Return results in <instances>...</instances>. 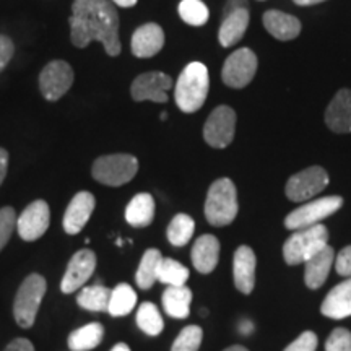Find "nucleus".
<instances>
[{
	"instance_id": "nucleus-19",
	"label": "nucleus",
	"mask_w": 351,
	"mask_h": 351,
	"mask_svg": "<svg viewBox=\"0 0 351 351\" xmlns=\"http://www.w3.org/2000/svg\"><path fill=\"white\" fill-rule=\"evenodd\" d=\"M335 263V252L330 245H326L324 249H320L319 252H315L314 256H311L304 262V282L306 287L311 289H317L326 283L328 271H330L332 265Z\"/></svg>"
},
{
	"instance_id": "nucleus-3",
	"label": "nucleus",
	"mask_w": 351,
	"mask_h": 351,
	"mask_svg": "<svg viewBox=\"0 0 351 351\" xmlns=\"http://www.w3.org/2000/svg\"><path fill=\"white\" fill-rule=\"evenodd\" d=\"M238 215V191L228 178L217 179L208 189L205 200V218L212 226L221 228L234 221Z\"/></svg>"
},
{
	"instance_id": "nucleus-24",
	"label": "nucleus",
	"mask_w": 351,
	"mask_h": 351,
	"mask_svg": "<svg viewBox=\"0 0 351 351\" xmlns=\"http://www.w3.org/2000/svg\"><path fill=\"white\" fill-rule=\"evenodd\" d=\"M155 218V200L148 192H140L129 202L125 208V221L134 228L152 225Z\"/></svg>"
},
{
	"instance_id": "nucleus-37",
	"label": "nucleus",
	"mask_w": 351,
	"mask_h": 351,
	"mask_svg": "<svg viewBox=\"0 0 351 351\" xmlns=\"http://www.w3.org/2000/svg\"><path fill=\"white\" fill-rule=\"evenodd\" d=\"M315 348H317V335L314 332H304L287 346L285 351H315Z\"/></svg>"
},
{
	"instance_id": "nucleus-42",
	"label": "nucleus",
	"mask_w": 351,
	"mask_h": 351,
	"mask_svg": "<svg viewBox=\"0 0 351 351\" xmlns=\"http://www.w3.org/2000/svg\"><path fill=\"white\" fill-rule=\"evenodd\" d=\"M7 169H8V153L3 148H0V186H2L3 179L7 176Z\"/></svg>"
},
{
	"instance_id": "nucleus-22",
	"label": "nucleus",
	"mask_w": 351,
	"mask_h": 351,
	"mask_svg": "<svg viewBox=\"0 0 351 351\" xmlns=\"http://www.w3.org/2000/svg\"><path fill=\"white\" fill-rule=\"evenodd\" d=\"M263 26L271 36L280 41H291L300 36L301 21L296 16L278 10H269L263 15Z\"/></svg>"
},
{
	"instance_id": "nucleus-16",
	"label": "nucleus",
	"mask_w": 351,
	"mask_h": 351,
	"mask_svg": "<svg viewBox=\"0 0 351 351\" xmlns=\"http://www.w3.org/2000/svg\"><path fill=\"white\" fill-rule=\"evenodd\" d=\"M256 254L249 245H241L232 257V278L236 288L244 295L252 293L256 287Z\"/></svg>"
},
{
	"instance_id": "nucleus-25",
	"label": "nucleus",
	"mask_w": 351,
	"mask_h": 351,
	"mask_svg": "<svg viewBox=\"0 0 351 351\" xmlns=\"http://www.w3.org/2000/svg\"><path fill=\"white\" fill-rule=\"evenodd\" d=\"M161 301L166 314L174 319H186L191 314L192 291L187 287H168Z\"/></svg>"
},
{
	"instance_id": "nucleus-26",
	"label": "nucleus",
	"mask_w": 351,
	"mask_h": 351,
	"mask_svg": "<svg viewBox=\"0 0 351 351\" xmlns=\"http://www.w3.org/2000/svg\"><path fill=\"white\" fill-rule=\"evenodd\" d=\"M104 337V327L99 322H90L69 335V348L72 351H90L99 346Z\"/></svg>"
},
{
	"instance_id": "nucleus-36",
	"label": "nucleus",
	"mask_w": 351,
	"mask_h": 351,
	"mask_svg": "<svg viewBox=\"0 0 351 351\" xmlns=\"http://www.w3.org/2000/svg\"><path fill=\"white\" fill-rule=\"evenodd\" d=\"M326 351H351V332L335 328L326 341Z\"/></svg>"
},
{
	"instance_id": "nucleus-18",
	"label": "nucleus",
	"mask_w": 351,
	"mask_h": 351,
	"mask_svg": "<svg viewBox=\"0 0 351 351\" xmlns=\"http://www.w3.org/2000/svg\"><path fill=\"white\" fill-rule=\"evenodd\" d=\"M326 124L335 134L351 132V90H340L326 111Z\"/></svg>"
},
{
	"instance_id": "nucleus-21",
	"label": "nucleus",
	"mask_w": 351,
	"mask_h": 351,
	"mask_svg": "<svg viewBox=\"0 0 351 351\" xmlns=\"http://www.w3.org/2000/svg\"><path fill=\"white\" fill-rule=\"evenodd\" d=\"M249 8H238L223 16L219 25L218 41L223 47H231L241 41L249 26Z\"/></svg>"
},
{
	"instance_id": "nucleus-30",
	"label": "nucleus",
	"mask_w": 351,
	"mask_h": 351,
	"mask_svg": "<svg viewBox=\"0 0 351 351\" xmlns=\"http://www.w3.org/2000/svg\"><path fill=\"white\" fill-rule=\"evenodd\" d=\"M195 231V221L186 213H179L171 219L168 226V241L174 247H182L192 239Z\"/></svg>"
},
{
	"instance_id": "nucleus-33",
	"label": "nucleus",
	"mask_w": 351,
	"mask_h": 351,
	"mask_svg": "<svg viewBox=\"0 0 351 351\" xmlns=\"http://www.w3.org/2000/svg\"><path fill=\"white\" fill-rule=\"evenodd\" d=\"M179 16L191 26H202L210 19V10L202 0H182L179 3Z\"/></svg>"
},
{
	"instance_id": "nucleus-38",
	"label": "nucleus",
	"mask_w": 351,
	"mask_h": 351,
	"mask_svg": "<svg viewBox=\"0 0 351 351\" xmlns=\"http://www.w3.org/2000/svg\"><path fill=\"white\" fill-rule=\"evenodd\" d=\"M13 54H15V44L5 34H0V72H3Z\"/></svg>"
},
{
	"instance_id": "nucleus-20",
	"label": "nucleus",
	"mask_w": 351,
	"mask_h": 351,
	"mask_svg": "<svg viewBox=\"0 0 351 351\" xmlns=\"http://www.w3.org/2000/svg\"><path fill=\"white\" fill-rule=\"evenodd\" d=\"M192 263L199 274H212L217 269L219 258V241L212 234H204L192 247Z\"/></svg>"
},
{
	"instance_id": "nucleus-35",
	"label": "nucleus",
	"mask_w": 351,
	"mask_h": 351,
	"mask_svg": "<svg viewBox=\"0 0 351 351\" xmlns=\"http://www.w3.org/2000/svg\"><path fill=\"white\" fill-rule=\"evenodd\" d=\"M16 228V215L12 207L0 208V252L12 238V232Z\"/></svg>"
},
{
	"instance_id": "nucleus-28",
	"label": "nucleus",
	"mask_w": 351,
	"mask_h": 351,
	"mask_svg": "<svg viewBox=\"0 0 351 351\" xmlns=\"http://www.w3.org/2000/svg\"><path fill=\"white\" fill-rule=\"evenodd\" d=\"M135 304H137V293L134 291L130 285L121 283L111 291L108 313L112 317H124L134 311Z\"/></svg>"
},
{
	"instance_id": "nucleus-32",
	"label": "nucleus",
	"mask_w": 351,
	"mask_h": 351,
	"mask_svg": "<svg viewBox=\"0 0 351 351\" xmlns=\"http://www.w3.org/2000/svg\"><path fill=\"white\" fill-rule=\"evenodd\" d=\"M189 274L191 271L182 263L174 261V258L163 257L160 270H158V282L168 285V287H184L189 280Z\"/></svg>"
},
{
	"instance_id": "nucleus-43",
	"label": "nucleus",
	"mask_w": 351,
	"mask_h": 351,
	"mask_svg": "<svg viewBox=\"0 0 351 351\" xmlns=\"http://www.w3.org/2000/svg\"><path fill=\"white\" fill-rule=\"evenodd\" d=\"M254 330V324L251 322V320H241L239 324V332L243 333V335H249V333H252Z\"/></svg>"
},
{
	"instance_id": "nucleus-41",
	"label": "nucleus",
	"mask_w": 351,
	"mask_h": 351,
	"mask_svg": "<svg viewBox=\"0 0 351 351\" xmlns=\"http://www.w3.org/2000/svg\"><path fill=\"white\" fill-rule=\"evenodd\" d=\"M238 8H249L247 0H226L225 8H223V16L228 15V13L238 10Z\"/></svg>"
},
{
	"instance_id": "nucleus-23",
	"label": "nucleus",
	"mask_w": 351,
	"mask_h": 351,
	"mask_svg": "<svg viewBox=\"0 0 351 351\" xmlns=\"http://www.w3.org/2000/svg\"><path fill=\"white\" fill-rule=\"evenodd\" d=\"M320 313L330 319H345L351 315V276L343 283L337 285L326 296Z\"/></svg>"
},
{
	"instance_id": "nucleus-12",
	"label": "nucleus",
	"mask_w": 351,
	"mask_h": 351,
	"mask_svg": "<svg viewBox=\"0 0 351 351\" xmlns=\"http://www.w3.org/2000/svg\"><path fill=\"white\" fill-rule=\"evenodd\" d=\"M51 223L49 205L44 200H34L16 218V231L23 241H36L46 234Z\"/></svg>"
},
{
	"instance_id": "nucleus-8",
	"label": "nucleus",
	"mask_w": 351,
	"mask_h": 351,
	"mask_svg": "<svg viewBox=\"0 0 351 351\" xmlns=\"http://www.w3.org/2000/svg\"><path fill=\"white\" fill-rule=\"evenodd\" d=\"M257 72V56L251 49L243 47V49L234 51L228 57L221 70V78L226 86L239 88L247 86L252 82Z\"/></svg>"
},
{
	"instance_id": "nucleus-29",
	"label": "nucleus",
	"mask_w": 351,
	"mask_h": 351,
	"mask_svg": "<svg viewBox=\"0 0 351 351\" xmlns=\"http://www.w3.org/2000/svg\"><path fill=\"white\" fill-rule=\"evenodd\" d=\"M163 256L158 249H148L140 261L138 270L135 274V282L142 289H150L158 280V270H160Z\"/></svg>"
},
{
	"instance_id": "nucleus-7",
	"label": "nucleus",
	"mask_w": 351,
	"mask_h": 351,
	"mask_svg": "<svg viewBox=\"0 0 351 351\" xmlns=\"http://www.w3.org/2000/svg\"><path fill=\"white\" fill-rule=\"evenodd\" d=\"M341 205H343V200L339 195H330L324 197V199H317L309 202V204L302 205V207L296 208L295 212H291L285 218V226L288 230L298 231L302 230V228H309L314 225H319L322 219L330 217L335 212H339Z\"/></svg>"
},
{
	"instance_id": "nucleus-10",
	"label": "nucleus",
	"mask_w": 351,
	"mask_h": 351,
	"mask_svg": "<svg viewBox=\"0 0 351 351\" xmlns=\"http://www.w3.org/2000/svg\"><path fill=\"white\" fill-rule=\"evenodd\" d=\"M73 70L65 60H52L43 69L39 75V90L44 98L51 103L59 101L67 95L70 86L73 85Z\"/></svg>"
},
{
	"instance_id": "nucleus-15",
	"label": "nucleus",
	"mask_w": 351,
	"mask_h": 351,
	"mask_svg": "<svg viewBox=\"0 0 351 351\" xmlns=\"http://www.w3.org/2000/svg\"><path fill=\"white\" fill-rule=\"evenodd\" d=\"M96 200L95 195L91 192H78L73 195V199L70 200L67 210L64 215V231L67 234H78L83 228L86 226L88 219L93 215Z\"/></svg>"
},
{
	"instance_id": "nucleus-34",
	"label": "nucleus",
	"mask_w": 351,
	"mask_h": 351,
	"mask_svg": "<svg viewBox=\"0 0 351 351\" xmlns=\"http://www.w3.org/2000/svg\"><path fill=\"white\" fill-rule=\"evenodd\" d=\"M202 339H204V330L199 326H187L174 340L171 351H199Z\"/></svg>"
},
{
	"instance_id": "nucleus-31",
	"label": "nucleus",
	"mask_w": 351,
	"mask_h": 351,
	"mask_svg": "<svg viewBox=\"0 0 351 351\" xmlns=\"http://www.w3.org/2000/svg\"><path fill=\"white\" fill-rule=\"evenodd\" d=\"M137 326L148 337H156L163 332L165 322L158 307L153 302H143L137 311Z\"/></svg>"
},
{
	"instance_id": "nucleus-47",
	"label": "nucleus",
	"mask_w": 351,
	"mask_h": 351,
	"mask_svg": "<svg viewBox=\"0 0 351 351\" xmlns=\"http://www.w3.org/2000/svg\"><path fill=\"white\" fill-rule=\"evenodd\" d=\"M225 351H249V350L244 348V346H241V345H234V346H230V348H226Z\"/></svg>"
},
{
	"instance_id": "nucleus-45",
	"label": "nucleus",
	"mask_w": 351,
	"mask_h": 351,
	"mask_svg": "<svg viewBox=\"0 0 351 351\" xmlns=\"http://www.w3.org/2000/svg\"><path fill=\"white\" fill-rule=\"evenodd\" d=\"M293 2L296 3V5H315V3H320V2H326V0H293Z\"/></svg>"
},
{
	"instance_id": "nucleus-6",
	"label": "nucleus",
	"mask_w": 351,
	"mask_h": 351,
	"mask_svg": "<svg viewBox=\"0 0 351 351\" xmlns=\"http://www.w3.org/2000/svg\"><path fill=\"white\" fill-rule=\"evenodd\" d=\"M138 171L137 158L127 153L99 156L93 163L91 174L99 184L109 187H119L130 182Z\"/></svg>"
},
{
	"instance_id": "nucleus-5",
	"label": "nucleus",
	"mask_w": 351,
	"mask_h": 351,
	"mask_svg": "<svg viewBox=\"0 0 351 351\" xmlns=\"http://www.w3.org/2000/svg\"><path fill=\"white\" fill-rule=\"evenodd\" d=\"M328 231L324 225H314L298 230L291 234L283 245V257L288 265H298L306 262L311 256L319 252L327 245Z\"/></svg>"
},
{
	"instance_id": "nucleus-40",
	"label": "nucleus",
	"mask_w": 351,
	"mask_h": 351,
	"mask_svg": "<svg viewBox=\"0 0 351 351\" xmlns=\"http://www.w3.org/2000/svg\"><path fill=\"white\" fill-rule=\"evenodd\" d=\"M3 351H34V346L32 341L26 339H15L5 346Z\"/></svg>"
},
{
	"instance_id": "nucleus-4",
	"label": "nucleus",
	"mask_w": 351,
	"mask_h": 351,
	"mask_svg": "<svg viewBox=\"0 0 351 351\" xmlns=\"http://www.w3.org/2000/svg\"><path fill=\"white\" fill-rule=\"evenodd\" d=\"M46 278L39 274L28 275L25 282L20 285L15 296V302H13V315H15L16 324L21 328L33 327L39 306H41L44 295H46Z\"/></svg>"
},
{
	"instance_id": "nucleus-11",
	"label": "nucleus",
	"mask_w": 351,
	"mask_h": 351,
	"mask_svg": "<svg viewBox=\"0 0 351 351\" xmlns=\"http://www.w3.org/2000/svg\"><path fill=\"white\" fill-rule=\"evenodd\" d=\"M236 132V112L230 106L215 108L204 125V138L210 147L226 148Z\"/></svg>"
},
{
	"instance_id": "nucleus-39",
	"label": "nucleus",
	"mask_w": 351,
	"mask_h": 351,
	"mask_svg": "<svg viewBox=\"0 0 351 351\" xmlns=\"http://www.w3.org/2000/svg\"><path fill=\"white\" fill-rule=\"evenodd\" d=\"M335 269L341 276H351V245L341 249L339 257L335 258Z\"/></svg>"
},
{
	"instance_id": "nucleus-17",
	"label": "nucleus",
	"mask_w": 351,
	"mask_h": 351,
	"mask_svg": "<svg viewBox=\"0 0 351 351\" xmlns=\"http://www.w3.org/2000/svg\"><path fill=\"white\" fill-rule=\"evenodd\" d=\"M132 52L140 59L156 56L165 46V32L160 25L147 23L135 29L132 36Z\"/></svg>"
},
{
	"instance_id": "nucleus-27",
	"label": "nucleus",
	"mask_w": 351,
	"mask_h": 351,
	"mask_svg": "<svg viewBox=\"0 0 351 351\" xmlns=\"http://www.w3.org/2000/svg\"><path fill=\"white\" fill-rule=\"evenodd\" d=\"M109 298H111V289L101 283H95L90 287H83L78 291L77 304L91 313H104V311L108 313Z\"/></svg>"
},
{
	"instance_id": "nucleus-2",
	"label": "nucleus",
	"mask_w": 351,
	"mask_h": 351,
	"mask_svg": "<svg viewBox=\"0 0 351 351\" xmlns=\"http://www.w3.org/2000/svg\"><path fill=\"white\" fill-rule=\"evenodd\" d=\"M210 90L208 69L202 62H191L182 70L174 88V98L182 112L192 114L204 106Z\"/></svg>"
},
{
	"instance_id": "nucleus-46",
	"label": "nucleus",
	"mask_w": 351,
	"mask_h": 351,
	"mask_svg": "<svg viewBox=\"0 0 351 351\" xmlns=\"http://www.w3.org/2000/svg\"><path fill=\"white\" fill-rule=\"evenodd\" d=\"M111 351H132V350L129 348V345H125V343H117L116 346H112Z\"/></svg>"
},
{
	"instance_id": "nucleus-9",
	"label": "nucleus",
	"mask_w": 351,
	"mask_h": 351,
	"mask_svg": "<svg viewBox=\"0 0 351 351\" xmlns=\"http://www.w3.org/2000/svg\"><path fill=\"white\" fill-rule=\"evenodd\" d=\"M328 186V174L320 166H311L288 179L287 197L291 202H304L313 199Z\"/></svg>"
},
{
	"instance_id": "nucleus-44",
	"label": "nucleus",
	"mask_w": 351,
	"mask_h": 351,
	"mask_svg": "<svg viewBox=\"0 0 351 351\" xmlns=\"http://www.w3.org/2000/svg\"><path fill=\"white\" fill-rule=\"evenodd\" d=\"M137 2H138V0H112V3H116V5H119L122 8L134 7Z\"/></svg>"
},
{
	"instance_id": "nucleus-48",
	"label": "nucleus",
	"mask_w": 351,
	"mask_h": 351,
	"mask_svg": "<svg viewBox=\"0 0 351 351\" xmlns=\"http://www.w3.org/2000/svg\"><path fill=\"white\" fill-rule=\"evenodd\" d=\"M166 117H168V114H166V112H161V121H166Z\"/></svg>"
},
{
	"instance_id": "nucleus-13",
	"label": "nucleus",
	"mask_w": 351,
	"mask_h": 351,
	"mask_svg": "<svg viewBox=\"0 0 351 351\" xmlns=\"http://www.w3.org/2000/svg\"><path fill=\"white\" fill-rule=\"evenodd\" d=\"M171 88H173V78L169 75L163 72H147L132 82L130 95L138 103L142 101L166 103Z\"/></svg>"
},
{
	"instance_id": "nucleus-14",
	"label": "nucleus",
	"mask_w": 351,
	"mask_h": 351,
	"mask_svg": "<svg viewBox=\"0 0 351 351\" xmlns=\"http://www.w3.org/2000/svg\"><path fill=\"white\" fill-rule=\"evenodd\" d=\"M96 269V256L90 249H82L75 252L70 258L67 270H65L62 282H60V289L65 295L75 293L77 289L85 287L91 275L95 274Z\"/></svg>"
},
{
	"instance_id": "nucleus-1",
	"label": "nucleus",
	"mask_w": 351,
	"mask_h": 351,
	"mask_svg": "<svg viewBox=\"0 0 351 351\" xmlns=\"http://www.w3.org/2000/svg\"><path fill=\"white\" fill-rule=\"evenodd\" d=\"M70 23V39L75 47H86L98 41L108 56L121 54L119 15L111 0H73Z\"/></svg>"
}]
</instances>
